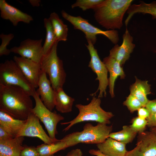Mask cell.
Returning <instances> with one entry per match:
<instances>
[{"instance_id": "cell-1", "label": "cell", "mask_w": 156, "mask_h": 156, "mask_svg": "<svg viewBox=\"0 0 156 156\" xmlns=\"http://www.w3.org/2000/svg\"><path fill=\"white\" fill-rule=\"evenodd\" d=\"M31 96L17 86L0 84V110L20 120H26L33 107Z\"/></svg>"}, {"instance_id": "cell-2", "label": "cell", "mask_w": 156, "mask_h": 156, "mask_svg": "<svg viewBox=\"0 0 156 156\" xmlns=\"http://www.w3.org/2000/svg\"><path fill=\"white\" fill-rule=\"evenodd\" d=\"M132 0H103L93 10L96 22L108 30L120 29L123 19Z\"/></svg>"}, {"instance_id": "cell-3", "label": "cell", "mask_w": 156, "mask_h": 156, "mask_svg": "<svg viewBox=\"0 0 156 156\" xmlns=\"http://www.w3.org/2000/svg\"><path fill=\"white\" fill-rule=\"evenodd\" d=\"M112 130V125L98 123L94 126L87 123L84 126L82 131L68 134L61 140L65 143L67 148L80 143L96 144L104 142Z\"/></svg>"}, {"instance_id": "cell-4", "label": "cell", "mask_w": 156, "mask_h": 156, "mask_svg": "<svg viewBox=\"0 0 156 156\" xmlns=\"http://www.w3.org/2000/svg\"><path fill=\"white\" fill-rule=\"evenodd\" d=\"M95 96H93L90 102L87 105L81 104L76 105L79 113L72 120L60 123L62 125H68L63 131L66 132L75 125L84 121H93L107 124L111 123L110 120L114 116V114L111 112L104 110L100 106V98Z\"/></svg>"}, {"instance_id": "cell-5", "label": "cell", "mask_w": 156, "mask_h": 156, "mask_svg": "<svg viewBox=\"0 0 156 156\" xmlns=\"http://www.w3.org/2000/svg\"><path fill=\"white\" fill-rule=\"evenodd\" d=\"M58 42L57 41L55 43L49 52L43 56L40 63L41 70L48 75L54 90L63 88L66 77L62 61L57 54Z\"/></svg>"}, {"instance_id": "cell-6", "label": "cell", "mask_w": 156, "mask_h": 156, "mask_svg": "<svg viewBox=\"0 0 156 156\" xmlns=\"http://www.w3.org/2000/svg\"><path fill=\"white\" fill-rule=\"evenodd\" d=\"M61 13L62 17L71 23L75 29L83 32L87 41H91L93 45L97 41L96 36L99 34L104 35L115 44H117L119 41L118 33L116 30L103 31L94 26L80 16L71 15L64 10Z\"/></svg>"}, {"instance_id": "cell-7", "label": "cell", "mask_w": 156, "mask_h": 156, "mask_svg": "<svg viewBox=\"0 0 156 156\" xmlns=\"http://www.w3.org/2000/svg\"><path fill=\"white\" fill-rule=\"evenodd\" d=\"M0 84L19 87L33 96L36 90L14 60H7L0 64Z\"/></svg>"}, {"instance_id": "cell-8", "label": "cell", "mask_w": 156, "mask_h": 156, "mask_svg": "<svg viewBox=\"0 0 156 156\" xmlns=\"http://www.w3.org/2000/svg\"><path fill=\"white\" fill-rule=\"evenodd\" d=\"M33 97L35 100V105L31 112L43 123L49 136L53 139H57L55 135L58 133L57 125L64 119V117L55 111L52 112L46 107L36 92Z\"/></svg>"}, {"instance_id": "cell-9", "label": "cell", "mask_w": 156, "mask_h": 156, "mask_svg": "<svg viewBox=\"0 0 156 156\" xmlns=\"http://www.w3.org/2000/svg\"><path fill=\"white\" fill-rule=\"evenodd\" d=\"M88 44H86L90 56V60L88 66L94 73L97 77L95 80L99 81L98 88L96 92L90 95L95 96L96 93L99 91L98 98H101L103 96L105 97L107 94L106 90L109 85V79L107 77V70L103 62L101 60L98 54L97 50L94 48V45L90 41H87Z\"/></svg>"}, {"instance_id": "cell-10", "label": "cell", "mask_w": 156, "mask_h": 156, "mask_svg": "<svg viewBox=\"0 0 156 156\" xmlns=\"http://www.w3.org/2000/svg\"><path fill=\"white\" fill-rule=\"evenodd\" d=\"M42 39L33 40L27 38L22 41L18 46L10 49L11 52L21 57L30 59L40 64L43 57Z\"/></svg>"}, {"instance_id": "cell-11", "label": "cell", "mask_w": 156, "mask_h": 156, "mask_svg": "<svg viewBox=\"0 0 156 156\" xmlns=\"http://www.w3.org/2000/svg\"><path fill=\"white\" fill-rule=\"evenodd\" d=\"M125 156H156V135L150 131L139 133L136 146Z\"/></svg>"}, {"instance_id": "cell-12", "label": "cell", "mask_w": 156, "mask_h": 156, "mask_svg": "<svg viewBox=\"0 0 156 156\" xmlns=\"http://www.w3.org/2000/svg\"><path fill=\"white\" fill-rule=\"evenodd\" d=\"M18 136L37 137L46 144L53 143L60 140L53 139L48 135L40 124L39 119L32 112L26 120Z\"/></svg>"}, {"instance_id": "cell-13", "label": "cell", "mask_w": 156, "mask_h": 156, "mask_svg": "<svg viewBox=\"0 0 156 156\" xmlns=\"http://www.w3.org/2000/svg\"><path fill=\"white\" fill-rule=\"evenodd\" d=\"M13 60L32 86L35 88H38L42 71L40 64L21 56H14Z\"/></svg>"}, {"instance_id": "cell-14", "label": "cell", "mask_w": 156, "mask_h": 156, "mask_svg": "<svg viewBox=\"0 0 156 156\" xmlns=\"http://www.w3.org/2000/svg\"><path fill=\"white\" fill-rule=\"evenodd\" d=\"M123 42L121 45L115 44L110 50L109 56L117 61L121 66L128 60L133 51L135 44L133 38L127 28L122 36Z\"/></svg>"}, {"instance_id": "cell-15", "label": "cell", "mask_w": 156, "mask_h": 156, "mask_svg": "<svg viewBox=\"0 0 156 156\" xmlns=\"http://www.w3.org/2000/svg\"><path fill=\"white\" fill-rule=\"evenodd\" d=\"M0 10L1 17L10 21L14 26L19 22L29 24L33 20L31 15L9 4L5 0H0Z\"/></svg>"}, {"instance_id": "cell-16", "label": "cell", "mask_w": 156, "mask_h": 156, "mask_svg": "<svg viewBox=\"0 0 156 156\" xmlns=\"http://www.w3.org/2000/svg\"><path fill=\"white\" fill-rule=\"evenodd\" d=\"M51 85L46 73L42 70L36 92L45 106L52 111L55 107V91Z\"/></svg>"}, {"instance_id": "cell-17", "label": "cell", "mask_w": 156, "mask_h": 156, "mask_svg": "<svg viewBox=\"0 0 156 156\" xmlns=\"http://www.w3.org/2000/svg\"><path fill=\"white\" fill-rule=\"evenodd\" d=\"M103 62L109 73V93L111 97L113 98L115 96L114 88L116 79L118 76H120L121 79H124L125 74L120 64L110 56L104 58Z\"/></svg>"}, {"instance_id": "cell-18", "label": "cell", "mask_w": 156, "mask_h": 156, "mask_svg": "<svg viewBox=\"0 0 156 156\" xmlns=\"http://www.w3.org/2000/svg\"><path fill=\"white\" fill-rule=\"evenodd\" d=\"M126 144L108 137L103 142L96 144L98 149L107 156H125Z\"/></svg>"}, {"instance_id": "cell-19", "label": "cell", "mask_w": 156, "mask_h": 156, "mask_svg": "<svg viewBox=\"0 0 156 156\" xmlns=\"http://www.w3.org/2000/svg\"><path fill=\"white\" fill-rule=\"evenodd\" d=\"M24 137L0 140V156H19L24 148Z\"/></svg>"}, {"instance_id": "cell-20", "label": "cell", "mask_w": 156, "mask_h": 156, "mask_svg": "<svg viewBox=\"0 0 156 156\" xmlns=\"http://www.w3.org/2000/svg\"><path fill=\"white\" fill-rule=\"evenodd\" d=\"M26 121L16 119L0 110V125L13 138L18 137Z\"/></svg>"}, {"instance_id": "cell-21", "label": "cell", "mask_w": 156, "mask_h": 156, "mask_svg": "<svg viewBox=\"0 0 156 156\" xmlns=\"http://www.w3.org/2000/svg\"><path fill=\"white\" fill-rule=\"evenodd\" d=\"M127 12L128 16L125 22L126 27L132 17L136 14H149L152 16L153 19H156V1L150 3L140 1L138 4L131 5Z\"/></svg>"}, {"instance_id": "cell-22", "label": "cell", "mask_w": 156, "mask_h": 156, "mask_svg": "<svg viewBox=\"0 0 156 156\" xmlns=\"http://www.w3.org/2000/svg\"><path fill=\"white\" fill-rule=\"evenodd\" d=\"M135 81L130 87V94L137 98L145 107L149 100L147 96L151 94V85L148 81H141L135 77Z\"/></svg>"}, {"instance_id": "cell-23", "label": "cell", "mask_w": 156, "mask_h": 156, "mask_svg": "<svg viewBox=\"0 0 156 156\" xmlns=\"http://www.w3.org/2000/svg\"><path fill=\"white\" fill-rule=\"evenodd\" d=\"M54 91L55 105L56 109L62 113L71 112L75 99L68 95L63 88H60Z\"/></svg>"}, {"instance_id": "cell-24", "label": "cell", "mask_w": 156, "mask_h": 156, "mask_svg": "<svg viewBox=\"0 0 156 156\" xmlns=\"http://www.w3.org/2000/svg\"><path fill=\"white\" fill-rule=\"evenodd\" d=\"M50 21L57 41L67 40L68 28L58 14L55 12L51 13L49 18Z\"/></svg>"}, {"instance_id": "cell-25", "label": "cell", "mask_w": 156, "mask_h": 156, "mask_svg": "<svg viewBox=\"0 0 156 156\" xmlns=\"http://www.w3.org/2000/svg\"><path fill=\"white\" fill-rule=\"evenodd\" d=\"M137 134L129 125H124L121 130L111 133L109 137L126 144L131 142Z\"/></svg>"}, {"instance_id": "cell-26", "label": "cell", "mask_w": 156, "mask_h": 156, "mask_svg": "<svg viewBox=\"0 0 156 156\" xmlns=\"http://www.w3.org/2000/svg\"><path fill=\"white\" fill-rule=\"evenodd\" d=\"M36 147L40 156H52L57 152L67 148L65 143L61 140L51 144H42Z\"/></svg>"}, {"instance_id": "cell-27", "label": "cell", "mask_w": 156, "mask_h": 156, "mask_svg": "<svg viewBox=\"0 0 156 156\" xmlns=\"http://www.w3.org/2000/svg\"><path fill=\"white\" fill-rule=\"evenodd\" d=\"M44 22L46 34L45 41L42 47L43 56L49 52L54 44L57 41L49 18H44Z\"/></svg>"}, {"instance_id": "cell-28", "label": "cell", "mask_w": 156, "mask_h": 156, "mask_svg": "<svg viewBox=\"0 0 156 156\" xmlns=\"http://www.w3.org/2000/svg\"><path fill=\"white\" fill-rule=\"evenodd\" d=\"M103 0H77L72 4V8L78 7L83 11L89 9H93L101 3Z\"/></svg>"}, {"instance_id": "cell-29", "label": "cell", "mask_w": 156, "mask_h": 156, "mask_svg": "<svg viewBox=\"0 0 156 156\" xmlns=\"http://www.w3.org/2000/svg\"><path fill=\"white\" fill-rule=\"evenodd\" d=\"M13 34L10 33L5 34L2 33L0 35V38L1 40V43L0 46V56L3 55H8L11 52L10 49L7 48L10 41L14 38Z\"/></svg>"}, {"instance_id": "cell-30", "label": "cell", "mask_w": 156, "mask_h": 156, "mask_svg": "<svg viewBox=\"0 0 156 156\" xmlns=\"http://www.w3.org/2000/svg\"><path fill=\"white\" fill-rule=\"evenodd\" d=\"M123 105L126 106L130 112L133 113L143 107L140 101L135 97L130 94L123 103Z\"/></svg>"}, {"instance_id": "cell-31", "label": "cell", "mask_w": 156, "mask_h": 156, "mask_svg": "<svg viewBox=\"0 0 156 156\" xmlns=\"http://www.w3.org/2000/svg\"><path fill=\"white\" fill-rule=\"evenodd\" d=\"M131 124L129 126L138 134L145 131L147 127V120L141 118L138 116L133 118L131 120Z\"/></svg>"}, {"instance_id": "cell-32", "label": "cell", "mask_w": 156, "mask_h": 156, "mask_svg": "<svg viewBox=\"0 0 156 156\" xmlns=\"http://www.w3.org/2000/svg\"><path fill=\"white\" fill-rule=\"evenodd\" d=\"M19 156H40L36 147L24 145Z\"/></svg>"}, {"instance_id": "cell-33", "label": "cell", "mask_w": 156, "mask_h": 156, "mask_svg": "<svg viewBox=\"0 0 156 156\" xmlns=\"http://www.w3.org/2000/svg\"><path fill=\"white\" fill-rule=\"evenodd\" d=\"M146 119L147 121V127L150 128L156 127V112L150 114Z\"/></svg>"}, {"instance_id": "cell-34", "label": "cell", "mask_w": 156, "mask_h": 156, "mask_svg": "<svg viewBox=\"0 0 156 156\" xmlns=\"http://www.w3.org/2000/svg\"><path fill=\"white\" fill-rule=\"evenodd\" d=\"M137 111L138 116L142 118L146 119L150 115V112L145 107H141Z\"/></svg>"}, {"instance_id": "cell-35", "label": "cell", "mask_w": 156, "mask_h": 156, "mask_svg": "<svg viewBox=\"0 0 156 156\" xmlns=\"http://www.w3.org/2000/svg\"><path fill=\"white\" fill-rule=\"evenodd\" d=\"M145 107L148 110L150 114L156 112V99L149 100Z\"/></svg>"}, {"instance_id": "cell-36", "label": "cell", "mask_w": 156, "mask_h": 156, "mask_svg": "<svg viewBox=\"0 0 156 156\" xmlns=\"http://www.w3.org/2000/svg\"><path fill=\"white\" fill-rule=\"evenodd\" d=\"M14 138L0 125V140H8Z\"/></svg>"}, {"instance_id": "cell-37", "label": "cell", "mask_w": 156, "mask_h": 156, "mask_svg": "<svg viewBox=\"0 0 156 156\" xmlns=\"http://www.w3.org/2000/svg\"><path fill=\"white\" fill-rule=\"evenodd\" d=\"M83 153L81 149L76 148L72 150L65 156H82Z\"/></svg>"}, {"instance_id": "cell-38", "label": "cell", "mask_w": 156, "mask_h": 156, "mask_svg": "<svg viewBox=\"0 0 156 156\" xmlns=\"http://www.w3.org/2000/svg\"><path fill=\"white\" fill-rule=\"evenodd\" d=\"M89 153L92 155L95 156H107L102 153L98 149H90L89 151Z\"/></svg>"}, {"instance_id": "cell-39", "label": "cell", "mask_w": 156, "mask_h": 156, "mask_svg": "<svg viewBox=\"0 0 156 156\" xmlns=\"http://www.w3.org/2000/svg\"><path fill=\"white\" fill-rule=\"evenodd\" d=\"M40 1L39 0H30L29 2L33 6L38 7L40 5Z\"/></svg>"}, {"instance_id": "cell-40", "label": "cell", "mask_w": 156, "mask_h": 156, "mask_svg": "<svg viewBox=\"0 0 156 156\" xmlns=\"http://www.w3.org/2000/svg\"><path fill=\"white\" fill-rule=\"evenodd\" d=\"M150 131L153 132L156 135V127L150 128Z\"/></svg>"}, {"instance_id": "cell-41", "label": "cell", "mask_w": 156, "mask_h": 156, "mask_svg": "<svg viewBox=\"0 0 156 156\" xmlns=\"http://www.w3.org/2000/svg\"><path fill=\"white\" fill-rule=\"evenodd\" d=\"M62 156L61 155H56V156H54V155H53V156Z\"/></svg>"}]
</instances>
